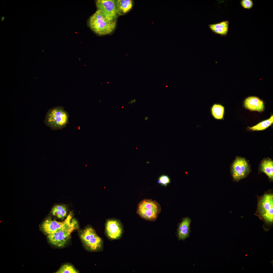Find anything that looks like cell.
I'll list each match as a JSON object with an SVG mask.
<instances>
[{"instance_id":"1","label":"cell","mask_w":273,"mask_h":273,"mask_svg":"<svg viewBox=\"0 0 273 273\" xmlns=\"http://www.w3.org/2000/svg\"><path fill=\"white\" fill-rule=\"evenodd\" d=\"M89 26L97 34L105 35L112 33L116 25V19L110 20L106 18L102 13L97 10L89 20Z\"/></svg>"},{"instance_id":"2","label":"cell","mask_w":273,"mask_h":273,"mask_svg":"<svg viewBox=\"0 0 273 273\" xmlns=\"http://www.w3.org/2000/svg\"><path fill=\"white\" fill-rule=\"evenodd\" d=\"M68 113L60 107L50 109L47 113L44 121L45 123L52 130L62 129L68 123Z\"/></svg>"},{"instance_id":"3","label":"cell","mask_w":273,"mask_h":273,"mask_svg":"<svg viewBox=\"0 0 273 273\" xmlns=\"http://www.w3.org/2000/svg\"><path fill=\"white\" fill-rule=\"evenodd\" d=\"M256 215L266 223L271 224L273 221V195L266 193L258 199Z\"/></svg>"},{"instance_id":"4","label":"cell","mask_w":273,"mask_h":273,"mask_svg":"<svg viewBox=\"0 0 273 273\" xmlns=\"http://www.w3.org/2000/svg\"><path fill=\"white\" fill-rule=\"evenodd\" d=\"M80 237L84 246L88 251L91 252H98L103 250V240L92 227L88 226L85 228L81 233Z\"/></svg>"},{"instance_id":"5","label":"cell","mask_w":273,"mask_h":273,"mask_svg":"<svg viewBox=\"0 0 273 273\" xmlns=\"http://www.w3.org/2000/svg\"><path fill=\"white\" fill-rule=\"evenodd\" d=\"M161 210L160 204L156 201L144 199L138 204L136 213L142 218L150 221H154Z\"/></svg>"},{"instance_id":"6","label":"cell","mask_w":273,"mask_h":273,"mask_svg":"<svg viewBox=\"0 0 273 273\" xmlns=\"http://www.w3.org/2000/svg\"><path fill=\"white\" fill-rule=\"evenodd\" d=\"M78 228L76 221L72 219L71 223L67 226L56 231L47 235L50 242L58 247H63L70 239L72 232Z\"/></svg>"},{"instance_id":"7","label":"cell","mask_w":273,"mask_h":273,"mask_svg":"<svg viewBox=\"0 0 273 273\" xmlns=\"http://www.w3.org/2000/svg\"><path fill=\"white\" fill-rule=\"evenodd\" d=\"M249 165L244 158L236 157L232 164L231 170L234 180L238 181L245 177L250 171Z\"/></svg>"},{"instance_id":"8","label":"cell","mask_w":273,"mask_h":273,"mask_svg":"<svg viewBox=\"0 0 273 273\" xmlns=\"http://www.w3.org/2000/svg\"><path fill=\"white\" fill-rule=\"evenodd\" d=\"M124 231L123 225L119 220L114 218L106 220L105 234L109 240L119 239L122 236Z\"/></svg>"},{"instance_id":"9","label":"cell","mask_w":273,"mask_h":273,"mask_svg":"<svg viewBox=\"0 0 273 273\" xmlns=\"http://www.w3.org/2000/svg\"><path fill=\"white\" fill-rule=\"evenodd\" d=\"M97 10L100 11L107 19H116L118 15L116 1L114 0H98L96 2Z\"/></svg>"},{"instance_id":"10","label":"cell","mask_w":273,"mask_h":273,"mask_svg":"<svg viewBox=\"0 0 273 273\" xmlns=\"http://www.w3.org/2000/svg\"><path fill=\"white\" fill-rule=\"evenodd\" d=\"M72 218V216L70 214L66 219L62 222L47 219L42 224V230L47 235L54 233L69 225L71 222Z\"/></svg>"},{"instance_id":"11","label":"cell","mask_w":273,"mask_h":273,"mask_svg":"<svg viewBox=\"0 0 273 273\" xmlns=\"http://www.w3.org/2000/svg\"><path fill=\"white\" fill-rule=\"evenodd\" d=\"M191 220L189 217L183 218L178 224L177 236L179 240H184L189 236L190 232V225Z\"/></svg>"},{"instance_id":"12","label":"cell","mask_w":273,"mask_h":273,"mask_svg":"<svg viewBox=\"0 0 273 273\" xmlns=\"http://www.w3.org/2000/svg\"><path fill=\"white\" fill-rule=\"evenodd\" d=\"M244 103L245 107L251 111L260 112L264 110L263 101L257 97H248L245 99Z\"/></svg>"},{"instance_id":"13","label":"cell","mask_w":273,"mask_h":273,"mask_svg":"<svg viewBox=\"0 0 273 273\" xmlns=\"http://www.w3.org/2000/svg\"><path fill=\"white\" fill-rule=\"evenodd\" d=\"M229 21L225 20L220 22L209 25V28L215 34L222 36L227 35L229 31Z\"/></svg>"},{"instance_id":"14","label":"cell","mask_w":273,"mask_h":273,"mask_svg":"<svg viewBox=\"0 0 273 273\" xmlns=\"http://www.w3.org/2000/svg\"><path fill=\"white\" fill-rule=\"evenodd\" d=\"M260 172L265 173L271 180L273 178V162L269 158H265L261 162L259 166Z\"/></svg>"},{"instance_id":"15","label":"cell","mask_w":273,"mask_h":273,"mask_svg":"<svg viewBox=\"0 0 273 273\" xmlns=\"http://www.w3.org/2000/svg\"><path fill=\"white\" fill-rule=\"evenodd\" d=\"M132 5V1L131 0L116 1L118 15H122L127 12L131 9Z\"/></svg>"},{"instance_id":"16","label":"cell","mask_w":273,"mask_h":273,"mask_svg":"<svg viewBox=\"0 0 273 273\" xmlns=\"http://www.w3.org/2000/svg\"><path fill=\"white\" fill-rule=\"evenodd\" d=\"M210 112L211 116L214 119L222 120L224 118V107L221 104L214 103L211 106Z\"/></svg>"},{"instance_id":"17","label":"cell","mask_w":273,"mask_h":273,"mask_svg":"<svg viewBox=\"0 0 273 273\" xmlns=\"http://www.w3.org/2000/svg\"><path fill=\"white\" fill-rule=\"evenodd\" d=\"M51 212L53 215L62 219L66 216L67 213L66 208L62 205H58L55 206L52 208Z\"/></svg>"},{"instance_id":"18","label":"cell","mask_w":273,"mask_h":273,"mask_svg":"<svg viewBox=\"0 0 273 273\" xmlns=\"http://www.w3.org/2000/svg\"><path fill=\"white\" fill-rule=\"evenodd\" d=\"M273 123V116L268 119L263 121L255 126L249 127V129L253 131L263 130L271 125Z\"/></svg>"},{"instance_id":"19","label":"cell","mask_w":273,"mask_h":273,"mask_svg":"<svg viewBox=\"0 0 273 273\" xmlns=\"http://www.w3.org/2000/svg\"><path fill=\"white\" fill-rule=\"evenodd\" d=\"M78 271L73 266L68 264L62 266L56 272L57 273H78Z\"/></svg>"},{"instance_id":"20","label":"cell","mask_w":273,"mask_h":273,"mask_svg":"<svg viewBox=\"0 0 273 273\" xmlns=\"http://www.w3.org/2000/svg\"><path fill=\"white\" fill-rule=\"evenodd\" d=\"M170 182V179L167 175H162L158 179V183L165 186H166Z\"/></svg>"},{"instance_id":"21","label":"cell","mask_w":273,"mask_h":273,"mask_svg":"<svg viewBox=\"0 0 273 273\" xmlns=\"http://www.w3.org/2000/svg\"><path fill=\"white\" fill-rule=\"evenodd\" d=\"M240 4L245 9H250L253 6V3L252 0H242L240 1Z\"/></svg>"},{"instance_id":"22","label":"cell","mask_w":273,"mask_h":273,"mask_svg":"<svg viewBox=\"0 0 273 273\" xmlns=\"http://www.w3.org/2000/svg\"><path fill=\"white\" fill-rule=\"evenodd\" d=\"M136 101V99H133V100H131L130 102H128V103L129 104H131L132 105H133V103H135Z\"/></svg>"},{"instance_id":"23","label":"cell","mask_w":273,"mask_h":273,"mask_svg":"<svg viewBox=\"0 0 273 273\" xmlns=\"http://www.w3.org/2000/svg\"><path fill=\"white\" fill-rule=\"evenodd\" d=\"M148 118H149L147 116H146L145 117V118H144V120H148Z\"/></svg>"}]
</instances>
